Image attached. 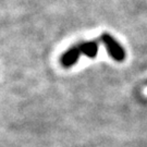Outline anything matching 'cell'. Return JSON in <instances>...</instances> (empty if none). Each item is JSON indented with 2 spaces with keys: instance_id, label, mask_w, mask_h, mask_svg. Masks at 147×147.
I'll return each mask as SVG.
<instances>
[{
  "instance_id": "cell-1",
  "label": "cell",
  "mask_w": 147,
  "mask_h": 147,
  "mask_svg": "<svg viewBox=\"0 0 147 147\" xmlns=\"http://www.w3.org/2000/svg\"><path fill=\"white\" fill-rule=\"evenodd\" d=\"M100 39H101L102 44L105 45L106 49H107L111 59H113L117 62H122V61L125 60L126 53L124 48L122 47L110 34L104 33L100 37Z\"/></svg>"
},
{
  "instance_id": "cell-2",
  "label": "cell",
  "mask_w": 147,
  "mask_h": 147,
  "mask_svg": "<svg viewBox=\"0 0 147 147\" xmlns=\"http://www.w3.org/2000/svg\"><path fill=\"white\" fill-rule=\"evenodd\" d=\"M81 55H82V53H81V49H80L79 45L72 46L61 56L60 63H61V65H62L63 68H71V67H73L74 64L78 62V60L80 59Z\"/></svg>"
},
{
  "instance_id": "cell-3",
  "label": "cell",
  "mask_w": 147,
  "mask_h": 147,
  "mask_svg": "<svg viewBox=\"0 0 147 147\" xmlns=\"http://www.w3.org/2000/svg\"><path fill=\"white\" fill-rule=\"evenodd\" d=\"M79 45L82 55L86 56L87 58L93 59L97 56L99 50V44L97 40H89V42H83Z\"/></svg>"
}]
</instances>
